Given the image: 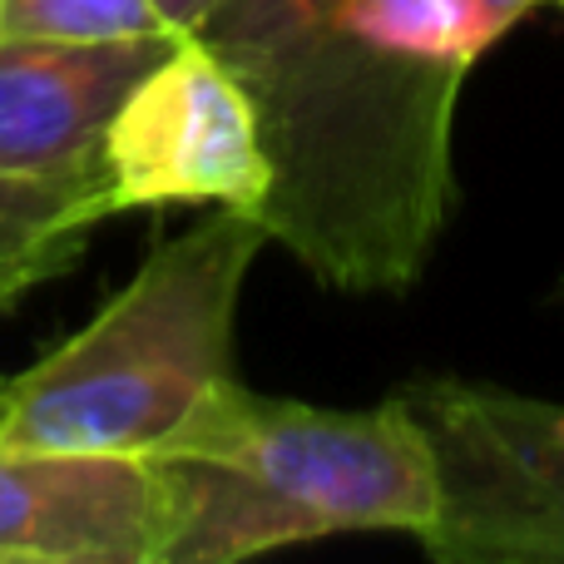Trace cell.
Instances as JSON below:
<instances>
[{
  "instance_id": "5bb4252c",
  "label": "cell",
  "mask_w": 564,
  "mask_h": 564,
  "mask_svg": "<svg viewBox=\"0 0 564 564\" xmlns=\"http://www.w3.org/2000/svg\"><path fill=\"white\" fill-rule=\"evenodd\" d=\"M560 292H564V282H560Z\"/></svg>"
},
{
  "instance_id": "9c48e42d",
  "label": "cell",
  "mask_w": 564,
  "mask_h": 564,
  "mask_svg": "<svg viewBox=\"0 0 564 564\" xmlns=\"http://www.w3.org/2000/svg\"><path fill=\"white\" fill-rule=\"evenodd\" d=\"M184 35L154 0H0V40L50 45H119V40Z\"/></svg>"
},
{
  "instance_id": "52a82bcc",
  "label": "cell",
  "mask_w": 564,
  "mask_h": 564,
  "mask_svg": "<svg viewBox=\"0 0 564 564\" xmlns=\"http://www.w3.org/2000/svg\"><path fill=\"white\" fill-rule=\"evenodd\" d=\"M178 35L119 45L0 40V174L75 178L99 169L119 99Z\"/></svg>"
},
{
  "instance_id": "277c9868",
  "label": "cell",
  "mask_w": 564,
  "mask_h": 564,
  "mask_svg": "<svg viewBox=\"0 0 564 564\" xmlns=\"http://www.w3.org/2000/svg\"><path fill=\"white\" fill-rule=\"evenodd\" d=\"M397 397L441 480L421 550L446 564H564V401L460 377L406 381Z\"/></svg>"
},
{
  "instance_id": "4fadbf2b",
  "label": "cell",
  "mask_w": 564,
  "mask_h": 564,
  "mask_svg": "<svg viewBox=\"0 0 564 564\" xmlns=\"http://www.w3.org/2000/svg\"><path fill=\"white\" fill-rule=\"evenodd\" d=\"M555 6H560V10H564V0H555Z\"/></svg>"
},
{
  "instance_id": "30bf717a",
  "label": "cell",
  "mask_w": 564,
  "mask_h": 564,
  "mask_svg": "<svg viewBox=\"0 0 564 564\" xmlns=\"http://www.w3.org/2000/svg\"><path fill=\"white\" fill-rule=\"evenodd\" d=\"M337 0H218L188 35L204 40L228 69L253 59L258 50L278 45L282 35L302 30L307 20L327 15Z\"/></svg>"
},
{
  "instance_id": "5b68a950",
  "label": "cell",
  "mask_w": 564,
  "mask_h": 564,
  "mask_svg": "<svg viewBox=\"0 0 564 564\" xmlns=\"http://www.w3.org/2000/svg\"><path fill=\"white\" fill-rule=\"evenodd\" d=\"M99 169L119 214L169 204L258 214L273 184L243 79L194 35H178L119 99L99 144Z\"/></svg>"
},
{
  "instance_id": "ba28073f",
  "label": "cell",
  "mask_w": 564,
  "mask_h": 564,
  "mask_svg": "<svg viewBox=\"0 0 564 564\" xmlns=\"http://www.w3.org/2000/svg\"><path fill=\"white\" fill-rule=\"evenodd\" d=\"M115 214L105 169L75 178L0 174V312L69 273L85 258L89 234Z\"/></svg>"
},
{
  "instance_id": "7a4b0ae2",
  "label": "cell",
  "mask_w": 564,
  "mask_h": 564,
  "mask_svg": "<svg viewBox=\"0 0 564 564\" xmlns=\"http://www.w3.org/2000/svg\"><path fill=\"white\" fill-rule=\"evenodd\" d=\"M149 460L169 506L159 564H234L351 530L421 540L441 510L436 456L401 397L332 411L228 377Z\"/></svg>"
},
{
  "instance_id": "7c38bea8",
  "label": "cell",
  "mask_w": 564,
  "mask_h": 564,
  "mask_svg": "<svg viewBox=\"0 0 564 564\" xmlns=\"http://www.w3.org/2000/svg\"><path fill=\"white\" fill-rule=\"evenodd\" d=\"M154 6L164 10V20H169V25H174V30H184V35H188V30H194L198 20H204L208 10L218 6V0H154Z\"/></svg>"
},
{
  "instance_id": "8fae6325",
  "label": "cell",
  "mask_w": 564,
  "mask_h": 564,
  "mask_svg": "<svg viewBox=\"0 0 564 564\" xmlns=\"http://www.w3.org/2000/svg\"><path fill=\"white\" fill-rule=\"evenodd\" d=\"M476 6H480V15H486V25L496 30V35H506V30L516 25L525 10H535L540 0H476Z\"/></svg>"
},
{
  "instance_id": "6da1fadb",
  "label": "cell",
  "mask_w": 564,
  "mask_h": 564,
  "mask_svg": "<svg viewBox=\"0 0 564 564\" xmlns=\"http://www.w3.org/2000/svg\"><path fill=\"white\" fill-rule=\"evenodd\" d=\"M476 0H337L234 65L273 184L258 204L322 288L401 297L456 208V105L496 45Z\"/></svg>"
},
{
  "instance_id": "8992f818",
  "label": "cell",
  "mask_w": 564,
  "mask_h": 564,
  "mask_svg": "<svg viewBox=\"0 0 564 564\" xmlns=\"http://www.w3.org/2000/svg\"><path fill=\"white\" fill-rule=\"evenodd\" d=\"M164 530V476L149 456L0 446V560L159 564Z\"/></svg>"
},
{
  "instance_id": "3957f363",
  "label": "cell",
  "mask_w": 564,
  "mask_h": 564,
  "mask_svg": "<svg viewBox=\"0 0 564 564\" xmlns=\"http://www.w3.org/2000/svg\"><path fill=\"white\" fill-rule=\"evenodd\" d=\"M263 248V224L243 208L159 243L75 337L6 377L0 446L159 456L234 377L238 302Z\"/></svg>"
}]
</instances>
